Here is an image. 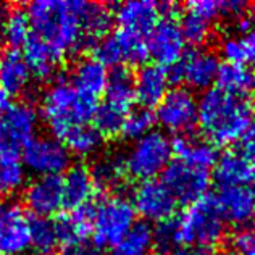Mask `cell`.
Instances as JSON below:
<instances>
[{
	"label": "cell",
	"instance_id": "6da1fadb",
	"mask_svg": "<svg viewBox=\"0 0 255 255\" xmlns=\"http://www.w3.org/2000/svg\"><path fill=\"white\" fill-rule=\"evenodd\" d=\"M34 37L62 60L109 34L113 13L107 5L84 0H37L28 10Z\"/></svg>",
	"mask_w": 255,
	"mask_h": 255
},
{
	"label": "cell",
	"instance_id": "7a4b0ae2",
	"mask_svg": "<svg viewBox=\"0 0 255 255\" xmlns=\"http://www.w3.org/2000/svg\"><path fill=\"white\" fill-rule=\"evenodd\" d=\"M226 221L221 217L215 196L207 194L186 207L176 218L163 221L153 230L155 247L165 252L174 247L194 251L212 249L225 238Z\"/></svg>",
	"mask_w": 255,
	"mask_h": 255
},
{
	"label": "cell",
	"instance_id": "3957f363",
	"mask_svg": "<svg viewBox=\"0 0 255 255\" xmlns=\"http://www.w3.org/2000/svg\"><path fill=\"white\" fill-rule=\"evenodd\" d=\"M197 125L215 147L236 144L254 125V107L251 100L210 87L199 99Z\"/></svg>",
	"mask_w": 255,
	"mask_h": 255
},
{
	"label": "cell",
	"instance_id": "277c9868",
	"mask_svg": "<svg viewBox=\"0 0 255 255\" xmlns=\"http://www.w3.org/2000/svg\"><path fill=\"white\" fill-rule=\"evenodd\" d=\"M97 109V102L81 96L68 79L60 78L45 89L41 100V115L60 142L78 126L89 125Z\"/></svg>",
	"mask_w": 255,
	"mask_h": 255
},
{
	"label": "cell",
	"instance_id": "5b68a950",
	"mask_svg": "<svg viewBox=\"0 0 255 255\" xmlns=\"http://www.w3.org/2000/svg\"><path fill=\"white\" fill-rule=\"evenodd\" d=\"M136 225L131 200L113 194L92 205V238L97 247H113Z\"/></svg>",
	"mask_w": 255,
	"mask_h": 255
},
{
	"label": "cell",
	"instance_id": "8992f818",
	"mask_svg": "<svg viewBox=\"0 0 255 255\" xmlns=\"http://www.w3.org/2000/svg\"><path fill=\"white\" fill-rule=\"evenodd\" d=\"M171 140L163 131L152 129L140 139L134 140L125 157L126 171L139 181L155 179L171 163Z\"/></svg>",
	"mask_w": 255,
	"mask_h": 255
},
{
	"label": "cell",
	"instance_id": "52a82bcc",
	"mask_svg": "<svg viewBox=\"0 0 255 255\" xmlns=\"http://www.w3.org/2000/svg\"><path fill=\"white\" fill-rule=\"evenodd\" d=\"M21 162L26 171L37 178L60 176L70 168L68 149L52 136H34L23 147Z\"/></svg>",
	"mask_w": 255,
	"mask_h": 255
},
{
	"label": "cell",
	"instance_id": "ba28073f",
	"mask_svg": "<svg viewBox=\"0 0 255 255\" xmlns=\"http://www.w3.org/2000/svg\"><path fill=\"white\" fill-rule=\"evenodd\" d=\"M155 109V122L168 132H176L181 136L197 125L199 100L187 87L170 89Z\"/></svg>",
	"mask_w": 255,
	"mask_h": 255
},
{
	"label": "cell",
	"instance_id": "9c48e42d",
	"mask_svg": "<svg viewBox=\"0 0 255 255\" xmlns=\"http://www.w3.org/2000/svg\"><path fill=\"white\" fill-rule=\"evenodd\" d=\"M94 58L99 60L104 66H113V68L145 65V60L149 58L147 39L118 29L113 34H107L94 45Z\"/></svg>",
	"mask_w": 255,
	"mask_h": 255
},
{
	"label": "cell",
	"instance_id": "30bf717a",
	"mask_svg": "<svg viewBox=\"0 0 255 255\" xmlns=\"http://www.w3.org/2000/svg\"><path fill=\"white\" fill-rule=\"evenodd\" d=\"M220 65V58L215 52L202 47H194L184 52L179 62L168 71L171 81L184 83L187 89L207 91L217 81Z\"/></svg>",
	"mask_w": 255,
	"mask_h": 255
},
{
	"label": "cell",
	"instance_id": "8fae6325",
	"mask_svg": "<svg viewBox=\"0 0 255 255\" xmlns=\"http://www.w3.org/2000/svg\"><path fill=\"white\" fill-rule=\"evenodd\" d=\"M136 210V215H140L144 223H163L173 218L176 212L178 202L173 197L160 179H145L139 181L134 187L132 197L129 199Z\"/></svg>",
	"mask_w": 255,
	"mask_h": 255
},
{
	"label": "cell",
	"instance_id": "7c38bea8",
	"mask_svg": "<svg viewBox=\"0 0 255 255\" xmlns=\"http://www.w3.org/2000/svg\"><path fill=\"white\" fill-rule=\"evenodd\" d=\"M31 218L15 200H0V251L5 255H23L29 249Z\"/></svg>",
	"mask_w": 255,
	"mask_h": 255
},
{
	"label": "cell",
	"instance_id": "4fadbf2b",
	"mask_svg": "<svg viewBox=\"0 0 255 255\" xmlns=\"http://www.w3.org/2000/svg\"><path fill=\"white\" fill-rule=\"evenodd\" d=\"M160 181L168 187L178 204L189 205L207 196L210 187V173L194 168L178 160L166 166Z\"/></svg>",
	"mask_w": 255,
	"mask_h": 255
},
{
	"label": "cell",
	"instance_id": "5bb4252c",
	"mask_svg": "<svg viewBox=\"0 0 255 255\" xmlns=\"http://www.w3.org/2000/svg\"><path fill=\"white\" fill-rule=\"evenodd\" d=\"M149 57L163 68L176 65L186 52V39L174 16H163L147 37Z\"/></svg>",
	"mask_w": 255,
	"mask_h": 255
},
{
	"label": "cell",
	"instance_id": "9a60e30c",
	"mask_svg": "<svg viewBox=\"0 0 255 255\" xmlns=\"http://www.w3.org/2000/svg\"><path fill=\"white\" fill-rule=\"evenodd\" d=\"M162 16V3H157L153 0H128L118 5L115 11L120 31L144 39L149 37Z\"/></svg>",
	"mask_w": 255,
	"mask_h": 255
},
{
	"label": "cell",
	"instance_id": "2e32d148",
	"mask_svg": "<svg viewBox=\"0 0 255 255\" xmlns=\"http://www.w3.org/2000/svg\"><path fill=\"white\" fill-rule=\"evenodd\" d=\"M39 117L36 109L24 102L11 104L10 109L0 118V131L8 145L15 150L23 149L34 137Z\"/></svg>",
	"mask_w": 255,
	"mask_h": 255
},
{
	"label": "cell",
	"instance_id": "e0dca14e",
	"mask_svg": "<svg viewBox=\"0 0 255 255\" xmlns=\"http://www.w3.org/2000/svg\"><path fill=\"white\" fill-rule=\"evenodd\" d=\"M24 205L37 218H49L63 209L62 178L45 176L31 181L24 191Z\"/></svg>",
	"mask_w": 255,
	"mask_h": 255
},
{
	"label": "cell",
	"instance_id": "ac0fdd59",
	"mask_svg": "<svg viewBox=\"0 0 255 255\" xmlns=\"http://www.w3.org/2000/svg\"><path fill=\"white\" fill-rule=\"evenodd\" d=\"M170 71L157 63H145L134 76V97L140 109H152L160 104L170 91Z\"/></svg>",
	"mask_w": 255,
	"mask_h": 255
},
{
	"label": "cell",
	"instance_id": "d6986e66",
	"mask_svg": "<svg viewBox=\"0 0 255 255\" xmlns=\"http://www.w3.org/2000/svg\"><path fill=\"white\" fill-rule=\"evenodd\" d=\"M225 221L233 225H246L255 215V189L252 186L220 187L215 196Z\"/></svg>",
	"mask_w": 255,
	"mask_h": 255
},
{
	"label": "cell",
	"instance_id": "ffe728a7",
	"mask_svg": "<svg viewBox=\"0 0 255 255\" xmlns=\"http://www.w3.org/2000/svg\"><path fill=\"white\" fill-rule=\"evenodd\" d=\"M92 205L58 215L57 220L53 221L58 247L68 251L73 247L86 244L87 238L92 234Z\"/></svg>",
	"mask_w": 255,
	"mask_h": 255
},
{
	"label": "cell",
	"instance_id": "44dd1931",
	"mask_svg": "<svg viewBox=\"0 0 255 255\" xmlns=\"http://www.w3.org/2000/svg\"><path fill=\"white\" fill-rule=\"evenodd\" d=\"M96 183L92 179L91 170L84 165L70 166L62 178L63 191V207L70 210H79L92 205L96 196Z\"/></svg>",
	"mask_w": 255,
	"mask_h": 255
},
{
	"label": "cell",
	"instance_id": "7402d4cb",
	"mask_svg": "<svg viewBox=\"0 0 255 255\" xmlns=\"http://www.w3.org/2000/svg\"><path fill=\"white\" fill-rule=\"evenodd\" d=\"M220 52L226 63L255 66V28L247 18H241L233 34L220 44Z\"/></svg>",
	"mask_w": 255,
	"mask_h": 255
},
{
	"label": "cell",
	"instance_id": "603a6c76",
	"mask_svg": "<svg viewBox=\"0 0 255 255\" xmlns=\"http://www.w3.org/2000/svg\"><path fill=\"white\" fill-rule=\"evenodd\" d=\"M70 83L81 96L97 102V99L105 94L107 84H109V71L99 60L87 57L75 65Z\"/></svg>",
	"mask_w": 255,
	"mask_h": 255
},
{
	"label": "cell",
	"instance_id": "cb8c5ba5",
	"mask_svg": "<svg viewBox=\"0 0 255 255\" xmlns=\"http://www.w3.org/2000/svg\"><path fill=\"white\" fill-rule=\"evenodd\" d=\"M173 153H176L179 162L199 170L209 171L215 166L218 160V150L212 142L207 139L194 137L189 134H181L171 140Z\"/></svg>",
	"mask_w": 255,
	"mask_h": 255
},
{
	"label": "cell",
	"instance_id": "d4e9b609",
	"mask_svg": "<svg viewBox=\"0 0 255 255\" xmlns=\"http://www.w3.org/2000/svg\"><path fill=\"white\" fill-rule=\"evenodd\" d=\"M255 179V165L238 153L228 150L215 163V181L220 187L251 186Z\"/></svg>",
	"mask_w": 255,
	"mask_h": 255
},
{
	"label": "cell",
	"instance_id": "484cf974",
	"mask_svg": "<svg viewBox=\"0 0 255 255\" xmlns=\"http://www.w3.org/2000/svg\"><path fill=\"white\" fill-rule=\"evenodd\" d=\"M31 71L26 65L23 53L6 50L0 55V87L10 96L23 94L31 84Z\"/></svg>",
	"mask_w": 255,
	"mask_h": 255
},
{
	"label": "cell",
	"instance_id": "4316f807",
	"mask_svg": "<svg viewBox=\"0 0 255 255\" xmlns=\"http://www.w3.org/2000/svg\"><path fill=\"white\" fill-rule=\"evenodd\" d=\"M215 83L220 89L241 99L251 100L255 96V70L252 66L221 63Z\"/></svg>",
	"mask_w": 255,
	"mask_h": 255
},
{
	"label": "cell",
	"instance_id": "83f0119b",
	"mask_svg": "<svg viewBox=\"0 0 255 255\" xmlns=\"http://www.w3.org/2000/svg\"><path fill=\"white\" fill-rule=\"evenodd\" d=\"M104 96L105 105L122 112L123 115H128L136 102L134 76L131 75V71L125 66H120V68H115L112 73H109V84H107Z\"/></svg>",
	"mask_w": 255,
	"mask_h": 255
},
{
	"label": "cell",
	"instance_id": "f1b7e54d",
	"mask_svg": "<svg viewBox=\"0 0 255 255\" xmlns=\"http://www.w3.org/2000/svg\"><path fill=\"white\" fill-rule=\"evenodd\" d=\"M23 49H24L23 58L26 65H28L32 78H37L44 81V79H49L53 76L60 58L55 55V52L49 45L44 44L41 39L31 36V39L26 42Z\"/></svg>",
	"mask_w": 255,
	"mask_h": 255
},
{
	"label": "cell",
	"instance_id": "f546056e",
	"mask_svg": "<svg viewBox=\"0 0 255 255\" xmlns=\"http://www.w3.org/2000/svg\"><path fill=\"white\" fill-rule=\"evenodd\" d=\"M26 170L18 150L11 147L0 149V200L18 192L24 186Z\"/></svg>",
	"mask_w": 255,
	"mask_h": 255
},
{
	"label": "cell",
	"instance_id": "4dcf8cb0",
	"mask_svg": "<svg viewBox=\"0 0 255 255\" xmlns=\"http://www.w3.org/2000/svg\"><path fill=\"white\" fill-rule=\"evenodd\" d=\"M155 251L153 228L149 223H136L112 247V255H152Z\"/></svg>",
	"mask_w": 255,
	"mask_h": 255
},
{
	"label": "cell",
	"instance_id": "1f68e13d",
	"mask_svg": "<svg viewBox=\"0 0 255 255\" xmlns=\"http://www.w3.org/2000/svg\"><path fill=\"white\" fill-rule=\"evenodd\" d=\"M92 179L96 183V187L100 189H117L123 186L128 178L125 157L118 153H109V155L100 157L94 163L92 170Z\"/></svg>",
	"mask_w": 255,
	"mask_h": 255
},
{
	"label": "cell",
	"instance_id": "d6a6232c",
	"mask_svg": "<svg viewBox=\"0 0 255 255\" xmlns=\"http://www.w3.org/2000/svg\"><path fill=\"white\" fill-rule=\"evenodd\" d=\"M102 136L100 132L91 125L78 126L68 132L62 144L68 149L70 153H75L78 157H89L94 155L102 145Z\"/></svg>",
	"mask_w": 255,
	"mask_h": 255
},
{
	"label": "cell",
	"instance_id": "836d02e7",
	"mask_svg": "<svg viewBox=\"0 0 255 255\" xmlns=\"http://www.w3.org/2000/svg\"><path fill=\"white\" fill-rule=\"evenodd\" d=\"M31 23L28 18V13L21 8H13L8 10L6 15L3 29H2V37L3 41L8 44L13 50L18 47H24L26 42L31 39Z\"/></svg>",
	"mask_w": 255,
	"mask_h": 255
},
{
	"label": "cell",
	"instance_id": "e575fe53",
	"mask_svg": "<svg viewBox=\"0 0 255 255\" xmlns=\"http://www.w3.org/2000/svg\"><path fill=\"white\" fill-rule=\"evenodd\" d=\"M29 247L37 255H52L58 249L55 225L50 218H32L29 230Z\"/></svg>",
	"mask_w": 255,
	"mask_h": 255
},
{
	"label": "cell",
	"instance_id": "d590c367",
	"mask_svg": "<svg viewBox=\"0 0 255 255\" xmlns=\"http://www.w3.org/2000/svg\"><path fill=\"white\" fill-rule=\"evenodd\" d=\"M179 26L186 39V44L189 42L194 47H200L202 44H205L210 39L213 31V21L204 18L202 15H197V13H194L191 10H187L184 13Z\"/></svg>",
	"mask_w": 255,
	"mask_h": 255
},
{
	"label": "cell",
	"instance_id": "8d00e7d4",
	"mask_svg": "<svg viewBox=\"0 0 255 255\" xmlns=\"http://www.w3.org/2000/svg\"><path fill=\"white\" fill-rule=\"evenodd\" d=\"M153 125H155V117L153 113L147 109H132L123 120L122 129L120 134L125 139L137 140L145 134L152 131Z\"/></svg>",
	"mask_w": 255,
	"mask_h": 255
},
{
	"label": "cell",
	"instance_id": "74e56055",
	"mask_svg": "<svg viewBox=\"0 0 255 255\" xmlns=\"http://www.w3.org/2000/svg\"><path fill=\"white\" fill-rule=\"evenodd\" d=\"M126 115H123L122 112H118L112 107L100 104L97 105L96 113H94V128L100 132V136H117L122 129L123 120Z\"/></svg>",
	"mask_w": 255,
	"mask_h": 255
},
{
	"label": "cell",
	"instance_id": "f35d334b",
	"mask_svg": "<svg viewBox=\"0 0 255 255\" xmlns=\"http://www.w3.org/2000/svg\"><path fill=\"white\" fill-rule=\"evenodd\" d=\"M230 255H255V231L241 230L234 233L228 243Z\"/></svg>",
	"mask_w": 255,
	"mask_h": 255
},
{
	"label": "cell",
	"instance_id": "ab89813d",
	"mask_svg": "<svg viewBox=\"0 0 255 255\" xmlns=\"http://www.w3.org/2000/svg\"><path fill=\"white\" fill-rule=\"evenodd\" d=\"M236 144H238V147L234 150L241 153L247 162L255 165V125L251 126V129L247 131Z\"/></svg>",
	"mask_w": 255,
	"mask_h": 255
},
{
	"label": "cell",
	"instance_id": "60d3db41",
	"mask_svg": "<svg viewBox=\"0 0 255 255\" xmlns=\"http://www.w3.org/2000/svg\"><path fill=\"white\" fill-rule=\"evenodd\" d=\"M63 255H100V252H99L97 247L83 244V246L73 247V249L63 251Z\"/></svg>",
	"mask_w": 255,
	"mask_h": 255
},
{
	"label": "cell",
	"instance_id": "b9f144b4",
	"mask_svg": "<svg viewBox=\"0 0 255 255\" xmlns=\"http://www.w3.org/2000/svg\"><path fill=\"white\" fill-rule=\"evenodd\" d=\"M10 105H11V96L0 87V118H2L3 113L10 109Z\"/></svg>",
	"mask_w": 255,
	"mask_h": 255
},
{
	"label": "cell",
	"instance_id": "7bdbcfd3",
	"mask_svg": "<svg viewBox=\"0 0 255 255\" xmlns=\"http://www.w3.org/2000/svg\"><path fill=\"white\" fill-rule=\"evenodd\" d=\"M6 15H8V8H5L3 5H0V37H2V29H3Z\"/></svg>",
	"mask_w": 255,
	"mask_h": 255
},
{
	"label": "cell",
	"instance_id": "ee69618b",
	"mask_svg": "<svg viewBox=\"0 0 255 255\" xmlns=\"http://www.w3.org/2000/svg\"><path fill=\"white\" fill-rule=\"evenodd\" d=\"M189 255H220V254H217L212 249H197V251L189 252Z\"/></svg>",
	"mask_w": 255,
	"mask_h": 255
},
{
	"label": "cell",
	"instance_id": "f6af8a7d",
	"mask_svg": "<svg viewBox=\"0 0 255 255\" xmlns=\"http://www.w3.org/2000/svg\"><path fill=\"white\" fill-rule=\"evenodd\" d=\"M171 255H189V252H184V251H174V252H171Z\"/></svg>",
	"mask_w": 255,
	"mask_h": 255
},
{
	"label": "cell",
	"instance_id": "bcb514c9",
	"mask_svg": "<svg viewBox=\"0 0 255 255\" xmlns=\"http://www.w3.org/2000/svg\"><path fill=\"white\" fill-rule=\"evenodd\" d=\"M23 255H37V254H29V252H26V254H23Z\"/></svg>",
	"mask_w": 255,
	"mask_h": 255
},
{
	"label": "cell",
	"instance_id": "7dc6e473",
	"mask_svg": "<svg viewBox=\"0 0 255 255\" xmlns=\"http://www.w3.org/2000/svg\"><path fill=\"white\" fill-rule=\"evenodd\" d=\"M254 231H255V215H254Z\"/></svg>",
	"mask_w": 255,
	"mask_h": 255
},
{
	"label": "cell",
	"instance_id": "c3c4849f",
	"mask_svg": "<svg viewBox=\"0 0 255 255\" xmlns=\"http://www.w3.org/2000/svg\"><path fill=\"white\" fill-rule=\"evenodd\" d=\"M0 255H5V254H3V252H2V251H0Z\"/></svg>",
	"mask_w": 255,
	"mask_h": 255
},
{
	"label": "cell",
	"instance_id": "681fc988",
	"mask_svg": "<svg viewBox=\"0 0 255 255\" xmlns=\"http://www.w3.org/2000/svg\"><path fill=\"white\" fill-rule=\"evenodd\" d=\"M254 19H255V15H254Z\"/></svg>",
	"mask_w": 255,
	"mask_h": 255
},
{
	"label": "cell",
	"instance_id": "f907efd6",
	"mask_svg": "<svg viewBox=\"0 0 255 255\" xmlns=\"http://www.w3.org/2000/svg\"><path fill=\"white\" fill-rule=\"evenodd\" d=\"M254 183H255V179H254Z\"/></svg>",
	"mask_w": 255,
	"mask_h": 255
}]
</instances>
